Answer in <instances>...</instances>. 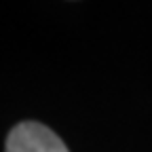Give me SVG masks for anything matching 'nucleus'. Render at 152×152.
Instances as JSON below:
<instances>
[{"label":"nucleus","mask_w":152,"mask_h":152,"mask_svg":"<svg viewBox=\"0 0 152 152\" xmlns=\"http://www.w3.org/2000/svg\"><path fill=\"white\" fill-rule=\"evenodd\" d=\"M4 152H70V150L49 127L28 121L11 129Z\"/></svg>","instance_id":"f257e3e1"}]
</instances>
